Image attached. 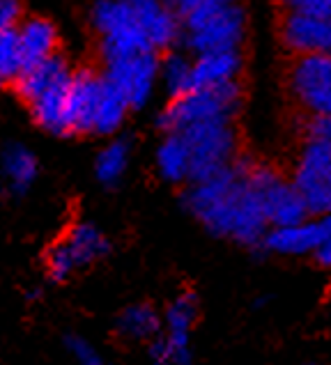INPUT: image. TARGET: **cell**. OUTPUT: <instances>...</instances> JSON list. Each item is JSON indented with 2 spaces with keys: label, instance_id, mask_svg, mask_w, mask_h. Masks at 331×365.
I'll return each instance as SVG.
<instances>
[{
  "label": "cell",
  "instance_id": "6da1fadb",
  "mask_svg": "<svg viewBox=\"0 0 331 365\" xmlns=\"http://www.w3.org/2000/svg\"><path fill=\"white\" fill-rule=\"evenodd\" d=\"M251 165L248 159L237 156L230 168L205 182L191 184L184 193V207L212 235L263 248L269 221L260 195L248 182Z\"/></svg>",
  "mask_w": 331,
  "mask_h": 365
},
{
  "label": "cell",
  "instance_id": "7a4b0ae2",
  "mask_svg": "<svg viewBox=\"0 0 331 365\" xmlns=\"http://www.w3.org/2000/svg\"><path fill=\"white\" fill-rule=\"evenodd\" d=\"M242 106V83H223L214 88L191 90L189 95L180 99H170L159 118L157 127L168 133H182L193 124L214 122V120H233L235 113Z\"/></svg>",
  "mask_w": 331,
  "mask_h": 365
},
{
  "label": "cell",
  "instance_id": "3957f363",
  "mask_svg": "<svg viewBox=\"0 0 331 365\" xmlns=\"http://www.w3.org/2000/svg\"><path fill=\"white\" fill-rule=\"evenodd\" d=\"M180 135L191 152V184L205 182L223 173L237 159V131L233 127V120L193 124Z\"/></svg>",
  "mask_w": 331,
  "mask_h": 365
},
{
  "label": "cell",
  "instance_id": "277c9868",
  "mask_svg": "<svg viewBox=\"0 0 331 365\" xmlns=\"http://www.w3.org/2000/svg\"><path fill=\"white\" fill-rule=\"evenodd\" d=\"M111 250L108 237L92 223H76L69 232L46 250V274L51 280L62 283L74 271L95 264L97 259L106 257Z\"/></svg>",
  "mask_w": 331,
  "mask_h": 365
},
{
  "label": "cell",
  "instance_id": "5b68a950",
  "mask_svg": "<svg viewBox=\"0 0 331 365\" xmlns=\"http://www.w3.org/2000/svg\"><path fill=\"white\" fill-rule=\"evenodd\" d=\"M292 186L304 197L310 216L331 214V148L306 138L299 150Z\"/></svg>",
  "mask_w": 331,
  "mask_h": 365
},
{
  "label": "cell",
  "instance_id": "8992f818",
  "mask_svg": "<svg viewBox=\"0 0 331 365\" xmlns=\"http://www.w3.org/2000/svg\"><path fill=\"white\" fill-rule=\"evenodd\" d=\"M248 182L253 184V189L260 195L267 221L272 227H290L308 221L310 212L304 197L274 168L253 163L251 170H248Z\"/></svg>",
  "mask_w": 331,
  "mask_h": 365
},
{
  "label": "cell",
  "instance_id": "52a82bcc",
  "mask_svg": "<svg viewBox=\"0 0 331 365\" xmlns=\"http://www.w3.org/2000/svg\"><path fill=\"white\" fill-rule=\"evenodd\" d=\"M287 88L310 118H331V56L295 58Z\"/></svg>",
  "mask_w": 331,
  "mask_h": 365
},
{
  "label": "cell",
  "instance_id": "ba28073f",
  "mask_svg": "<svg viewBox=\"0 0 331 365\" xmlns=\"http://www.w3.org/2000/svg\"><path fill=\"white\" fill-rule=\"evenodd\" d=\"M159 71H161V58L157 51L150 48L127 58L106 62L101 74L127 97L131 108H143L152 97Z\"/></svg>",
  "mask_w": 331,
  "mask_h": 365
},
{
  "label": "cell",
  "instance_id": "9c48e42d",
  "mask_svg": "<svg viewBox=\"0 0 331 365\" xmlns=\"http://www.w3.org/2000/svg\"><path fill=\"white\" fill-rule=\"evenodd\" d=\"M246 37V9L235 5L225 12L212 16L205 26L193 33L182 35V44L193 56L214 53V51H237L242 48Z\"/></svg>",
  "mask_w": 331,
  "mask_h": 365
},
{
  "label": "cell",
  "instance_id": "30bf717a",
  "mask_svg": "<svg viewBox=\"0 0 331 365\" xmlns=\"http://www.w3.org/2000/svg\"><path fill=\"white\" fill-rule=\"evenodd\" d=\"M278 37L295 58L331 56V19L302 12H283Z\"/></svg>",
  "mask_w": 331,
  "mask_h": 365
},
{
  "label": "cell",
  "instance_id": "8fae6325",
  "mask_svg": "<svg viewBox=\"0 0 331 365\" xmlns=\"http://www.w3.org/2000/svg\"><path fill=\"white\" fill-rule=\"evenodd\" d=\"M103 95V74L83 67L71 74L67 97V124L71 133H95L97 113Z\"/></svg>",
  "mask_w": 331,
  "mask_h": 365
},
{
  "label": "cell",
  "instance_id": "7c38bea8",
  "mask_svg": "<svg viewBox=\"0 0 331 365\" xmlns=\"http://www.w3.org/2000/svg\"><path fill=\"white\" fill-rule=\"evenodd\" d=\"M331 237V214L313 216L290 227H272L267 232L263 250L278 255H313Z\"/></svg>",
  "mask_w": 331,
  "mask_h": 365
},
{
  "label": "cell",
  "instance_id": "4fadbf2b",
  "mask_svg": "<svg viewBox=\"0 0 331 365\" xmlns=\"http://www.w3.org/2000/svg\"><path fill=\"white\" fill-rule=\"evenodd\" d=\"M154 51H168L184 35L182 19L161 0H127Z\"/></svg>",
  "mask_w": 331,
  "mask_h": 365
},
{
  "label": "cell",
  "instance_id": "5bb4252c",
  "mask_svg": "<svg viewBox=\"0 0 331 365\" xmlns=\"http://www.w3.org/2000/svg\"><path fill=\"white\" fill-rule=\"evenodd\" d=\"M195 317H198V301L191 292H182L166 308L161 336L170 345L178 365H191V329Z\"/></svg>",
  "mask_w": 331,
  "mask_h": 365
},
{
  "label": "cell",
  "instance_id": "9a60e30c",
  "mask_svg": "<svg viewBox=\"0 0 331 365\" xmlns=\"http://www.w3.org/2000/svg\"><path fill=\"white\" fill-rule=\"evenodd\" d=\"M244 69L242 51H214L193 58V90L214 88L223 83L240 81Z\"/></svg>",
  "mask_w": 331,
  "mask_h": 365
},
{
  "label": "cell",
  "instance_id": "2e32d148",
  "mask_svg": "<svg viewBox=\"0 0 331 365\" xmlns=\"http://www.w3.org/2000/svg\"><path fill=\"white\" fill-rule=\"evenodd\" d=\"M74 74V71H71ZM71 74L60 78L54 88H49L44 95H39L33 103H30V115L37 122V127L54 135H69V124H67V97H69V86H71Z\"/></svg>",
  "mask_w": 331,
  "mask_h": 365
},
{
  "label": "cell",
  "instance_id": "e0dca14e",
  "mask_svg": "<svg viewBox=\"0 0 331 365\" xmlns=\"http://www.w3.org/2000/svg\"><path fill=\"white\" fill-rule=\"evenodd\" d=\"M19 41L24 51L26 69L39 65L58 53V30L44 16H26L19 26Z\"/></svg>",
  "mask_w": 331,
  "mask_h": 365
},
{
  "label": "cell",
  "instance_id": "ac0fdd59",
  "mask_svg": "<svg viewBox=\"0 0 331 365\" xmlns=\"http://www.w3.org/2000/svg\"><path fill=\"white\" fill-rule=\"evenodd\" d=\"M69 74H71V69L67 65V60L60 53H56L49 60L39 62V65L26 69L24 74H21V78L12 86V90L16 92L19 99H24L30 106L39 95H44L49 88H54L60 78H65Z\"/></svg>",
  "mask_w": 331,
  "mask_h": 365
},
{
  "label": "cell",
  "instance_id": "d6986e66",
  "mask_svg": "<svg viewBox=\"0 0 331 365\" xmlns=\"http://www.w3.org/2000/svg\"><path fill=\"white\" fill-rule=\"evenodd\" d=\"M37 173L39 163L26 145L9 143L3 150V175L7 182V191L12 195H24L37 180Z\"/></svg>",
  "mask_w": 331,
  "mask_h": 365
},
{
  "label": "cell",
  "instance_id": "ffe728a7",
  "mask_svg": "<svg viewBox=\"0 0 331 365\" xmlns=\"http://www.w3.org/2000/svg\"><path fill=\"white\" fill-rule=\"evenodd\" d=\"M90 24L99 37L143 30L127 0H95L90 9Z\"/></svg>",
  "mask_w": 331,
  "mask_h": 365
},
{
  "label": "cell",
  "instance_id": "44dd1931",
  "mask_svg": "<svg viewBox=\"0 0 331 365\" xmlns=\"http://www.w3.org/2000/svg\"><path fill=\"white\" fill-rule=\"evenodd\" d=\"M163 322L159 312L150 304H133L127 306L118 317V336L133 342H152L161 336Z\"/></svg>",
  "mask_w": 331,
  "mask_h": 365
},
{
  "label": "cell",
  "instance_id": "7402d4cb",
  "mask_svg": "<svg viewBox=\"0 0 331 365\" xmlns=\"http://www.w3.org/2000/svg\"><path fill=\"white\" fill-rule=\"evenodd\" d=\"M157 170L166 182H189L191 152L180 133H168L157 150Z\"/></svg>",
  "mask_w": 331,
  "mask_h": 365
},
{
  "label": "cell",
  "instance_id": "603a6c76",
  "mask_svg": "<svg viewBox=\"0 0 331 365\" xmlns=\"http://www.w3.org/2000/svg\"><path fill=\"white\" fill-rule=\"evenodd\" d=\"M159 76L170 99L189 95L193 90V60H189L184 53H178V51H168L161 58Z\"/></svg>",
  "mask_w": 331,
  "mask_h": 365
},
{
  "label": "cell",
  "instance_id": "cb8c5ba5",
  "mask_svg": "<svg viewBox=\"0 0 331 365\" xmlns=\"http://www.w3.org/2000/svg\"><path fill=\"white\" fill-rule=\"evenodd\" d=\"M129 101L122 92L103 78V95L99 103V113H97V124H95V133L99 135H113L120 127L124 118L129 113Z\"/></svg>",
  "mask_w": 331,
  "mask_h": 365
},
{
  "label": "cell",
  "instance_id": "d4e9b609",
  "mask_svg": "<svg viewBox=\"0 0 331 365\" xmlns=\"http://www.w3.org/2000/svg\"><path fill=\"white\" fill-rule=\"evenodd\" d=\"M131 145L127 138H116L97 154L95 175L103 186H116L129 165Z\"/></svg>",
  "mask_w": 331,
  "mask_h": 365
},
{
  "label": "cell",
  "instance_id": "484cf974",
  "mask_svg": "<svg viewBox=\"0 0 331 365\" xmlns=\"http://www.w3.org/2000/svg\"><path fill=\"white\" fill-rule=\"evenodd\" d=\"M24 71H26V60L19 41V28L0 30V78L7 86H14Z\"/></svg>",
  "mask_w": 331,
  "mask_h": 365
},
{
  "label": "cell",
  "instance_id": "4316f807",
  "mask_svg": "<svg viewBox=\"0 0 331 365\" xmlns=\"http://www.w3.org/2000/svg\"><path fill=\"white\" fill-rule=\"evenodd\" d=\"M235 5H242V0H200V3L195 5L182 21L184 33H193V30H198L200 26H205L212 16L221 14V12H225V9H230Z\"/></svg>",
  "mask_w": 331,
  "mask_h": 365
},
{
  "label": "cell",
  "instance_id": "83f0119b",
  "mask_svg": "<svg viewBox=\"0 0 331 365\" xmlns=\"http://www.w3.org/2000/svg\"><path fill=\"white\" fill-rule=\"evenodd\" d=\"M65 345L69 349L71 356L76 359L78 365H108V361L101 356V354L90 345L86 338L81 336H67Z\"/></svg>",
  "mask_w": 331,
  "mask_h": 365
},
{
  "label": "cell",
  "instance_id": "f1b7e54d",
  "mask_svg": "<svg viewBox=\"0 0 331 365\" xmlns=\"http://www.w3.org/2000/svg\"><path fill=\"white\" fill-rule=\"evenodd\" d=\"M283 12H302L331 19V0H281Z\"/></svg>",
  "mask_w": 331,
  "mask_h": 365
},
{
  "label": "cell",
  "instance_id": "f546056e",
  "mask_svg": "<svg viewBox=\"0 0 331 365\" xmlns=\"http://www.w3.org/2000/svg\"><path fill=\"white\" fill-rule=\"evenodd\" d=\"M26 21L21 0H0V30L19 28Z\"/></svg>",
  "mask_w": 331,
  "mask_h": 365
},
{
  "label": "cell",
  "instance_id": "4dcf8cb0",
  "mask_svg": "<svg viewBox=\"0 0 331 365\" xmlns=\"http://www.w3.org/2000/svg\"><path fill=\"white\" fill-rule=\"evenodd\" d=\"M306 138L325 143L331 148V118H308L304 127Z\"/></svg>",
  "mask_w": 331,
  "mask_h": 365
},
{
  "label": "cell",
  "instance_id": "1f68e13d",
  "mask_svg": "<svg viewBox=\"0 0 331 365\" xmlns=\"http://www.w3.org/2000/svg\"><path fill=\"white\" fill-rule=\"evenodd\" d=\"M148 356H150V363H152V365H178V363H175V354H173L170 345L166 342L163 336L154 338V340L150 342Z\"/></svg>",
  "mask_w": 331,
  "mask_h": 365
},
{
  "label": "cell",
  "instance_id": "d6a6232c",
  "mask_svg": "<svg viewBox=\"0 0 331 365\" xmlns=\"http://www.w3.org/2000/svg\"><path fill=\"white\" fill-rule=\"evenodd\" d=\"M313 257H315V262L320 264V267H327V269H331V237L327 239V242L320 246L315 253H313Z\"/></svg>",
  "mask_w": 331,
  "mask_h": 365
},
{
  "label": "cell",
  "instance_id": "836d02e7",
  "mask_svg": "<svg viewBox=\"0 0 331 365\" xmlns=\"http://www.w3.org/2000/svg\"><path fill=\"white\" fill-rule=\"evenodd\" d=\"M198 3H200V0H180V3H178V16L184 21V16L189 14Z\"/></svg>",
  "mask_w": 331,
  "mask_h": 365
},
{
  "label": "cell",
  "instance_id": "e575fe53",
  "mask_svg": "<svg viewBox=\"0 0 331 365\" xmlns=\"http://www.w3.org/2000/svg\"><path fill=\"white\" fill-rule=\"evenodd\" d=\"M161 3L168 5L170 9H175V12H178V3H180V0H161Z\"/></svg>",
  "mask_w": 331,
  "mask_h": 365
}]
</instances>
